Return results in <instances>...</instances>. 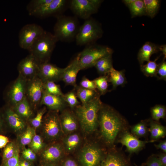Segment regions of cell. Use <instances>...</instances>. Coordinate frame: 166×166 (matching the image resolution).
Instances as JSON below:
<instances>
[{"mask_svg": "<svg viewBox=\"0 0 166 166\" xmlns=\"http://www.w3.org/2000/svg\"><path fill=\"white\" fill-rule=\"evenodd\" d=\"M98 125L102 137L105 142L113 145L125 121L113 108L103 104L99 112Z\"/></svg>", "mask_w": 166, "mask_h": 166, "instance_id": "cell-1", "label": "cell"}, {"mask_svg": "<svg viewBox=\"0 0 166 166\" xmlns=\"http://www.w3.org/2000/svg\"><path fill=\"white\" fill-rule=\"evenodd\" d=\"M100 97L80 104L72 110L82 130L85 134L92 133L98 125V113L103 104Z\"/></svg>", "mask_w": 166, "mask_h": 166, "instance_id": "cell-2", "label": "cell"}, {"mask_svg": "<svg viewBox=\"0 0 166 166\" xmlns=\"http://www.w3.org/2000/svg\"><path fill=\"white\" fill-rule=\"evenodd\" d=\"M58 40L53 34L45 31L28 50L40 63L49 62Z\"/></svg>", "mask_w": 166, "mask_h": 166, "instance_id": "cell-3", "label": "cell"}, {"mask_svg": "<svg viewBox=\"0 0 166 166\" xmlns=\"http://www.w3.org/2000/svg\"><path fill=\"white\" fill-rule=\"evenodd\" d=\"M80 26L76 17L58 15L53 34L58 41L70 42L75 39Z\"/></svg>", "mask_w": 166, "mask_h": 166, "instance_id": "cell-4", "label": "cell"}, {"mask_svg": "<svg viewBox=\"0 0 166 166\" xmlns=\"http://www.w3.org/2000/svg\"><path fill=\"white\" fill-rule=\"evenodd\" d=\"M113 50L105 46L94 44L87 45L77 55L78 62L81 70L94 66L101 58L112 54Z\"/></svg>", "mask_w": 166, "mask_h": 166, "instance_id": "cell-5", "label": "cell"}, {"mask_svg": "<svg viewBox=\"0 0 166 166\" xmlns=\"http://www.w3.org/2000/svg\"><path fill=\"white\" fill-rule=\"evenodd\" d=\"M103 31L100 24L94 19L90 18L85 20L80 26L75 40L79 45L94 44L102 36Z\"/></svg>", "mask_w": 166, "mask_h": 166, "instance_id": "cell-6", "label": "cell"}, {"mask_svg": "<svg viewBox=\"0 0 166 166\" xmlns=\"http://www.w3.org/2000/svg\"><path fill=\"white\" fill-rule=\"evenodd\" d=\"M40 127L42 138L46 140L55 142L64 134L61 126L58 112L49 110L45 114Z\"/></svg>", "mask_w": 166, "mask_h": 166, "instance_id": "cell-7", "label": "cell"}, {"mask_svg": "<svg viewBox=\"0 0 166 166\" xmlns=\"http://www.w3.org/2000/svg\"><path fill=\"white\" fill-rule=\"evenodd\" d=\"M27 81L21 75L18 77L7 87L4 94L6 105L13 107L25 97Z\"/></svg>", "mask_w": 166, "mask_h": 166, "instance_id": "cell-8", "label": "cell"}, {"mask_svg": "<svg viewBox=\"0 0 166 166\" xmlns=\"http://www.w3.org/2000/svg\"><path fill=\"white\" fill-rule=\"evenodd\" d=\"M43 92V83L37 76L26 81L25 97L34 112L41 106Z\"/></svg>", "mask_w": 166, "mask_h": 166, "instance_id": "cell-9", "label": "cell"}, {"mask_svg": "<svg viewBox=\"0 0 166 166\" xmlns=\"http://www.w3.org/2000/svg\"><path fill=\"white\" fill-rule=\"evenodd\" d=\"M102 2L100 0H72L70 7L76 15L86 20L97 13Z\"/></svg>", "mask_w": 166, "mask_h": 166, "instance_id": "cell-10", "label": "cell"}, {"mask_svg": "<svg viewBox=\"0 0 166 166\" xmlns=\"http://www.w3.org/2000/svg\"><path fill=\"white\" fill-rule=\"evenodd\" d=\"M45 30L36 24H27L23 26L19 34V44L22 49L28 50L35 42Z\"/></svg>", "mask_w": 166, "mask_h": 166, "instance_id": "cell-11", "label": "cell"}, {"mask_svg": "<svg viewBox=\"0 0 166 166\" xmlns=\"http://www.w3.org/2000/svg\"><path fill=\"white\" fill-rule=\"evenodd\" d=\"M101 148L95 144L83 147L79 152L78 160L82 166H98L104 157Z\"/></svg>", "mask_w": 166, "mask_h": 166, "instance_id": "cell-12", "label": "cell"}, {"mask_svg": "<svg viewBox=\"0 0 166 166\" xmlns=\"http://www.w3.org/2000/svg\"><path fill=\"white\" fill-rule=\"evenodd\" d=\"M6 128L18 134L26 128L28 123L11 107L6 105L1 109Z\"/></svg>", "mask_w": 166, "mask_h": 166, "instance_id": "cell-13", "label": "cell"}, {"mask_svg": "<svg viewBox=\"0 0 166 166\" xmlns=\"http://www.w3.org/2000/svg\"><path fill=\"white\" fill-rule=\"evenodd\" d=\"M40 62L32 55L30 54L22 59L18 65L19 74L27 81L37 76Z\"/></svg>", "mask_w": 166, "mask_h": 166, "instance_id": "cell-14", "label": "cell"}, {"mask_svg": "<svg viewBox=\"0 0 166 166\" xmlns=\"http://www.w3.org/2000/svg\"><path fill=\"white\" fill-rule=\"evenodd\" d=\"M65 69L57 67L49 62L41 63L37 77L43 82L62 81L63 75Z\"/></svg>", "mask_w": 166, "mask_h": 166, "instance_id": "cell-15", "label": "cell"}, {"mask_svg": "<svg viewBox=\"0 0 166 166\" xmlns=\"http://www.w3.org/2000/svg\"><path fill=\"white\" fill-rule=\"evenodd\" d=\"M40 153L45 163H56L62 159L65 152L61 143L54 142L46 145Z\"/></svg>", "mask_w": 166, "mask_h": 166, "instance_id": "cell-16", "label": "cell"}, {"mask_svg": "<svg viewBox=\"0 0 166 166\" xmlns=\"http://www.w3.org/2000/svg\"><path fill=\"white\" fill-rule=\"evenodd\" d=\"M65 0H52L50 3L29 13L31 16L44 18L58 14L65 9L67 4Z\"/></svg>", "mask_w": 166, "mask_h": 166, "instance_id": "cell-17", "label": "cell"}, {"mask_svg": "<svg viewBox=\"0 0 166 166\" xmlns=\"http://www.w3.org/2000/svg\"><path fill=\"white\" fill-rule=\"evenodd\" d=\"M60 122L65 135L75 132L79 126V123L73 110L66 108L59 115Z\"/></svg>", "mask_w": 166, "mask_h": 166, "instance_id": "cell-18", "label": "cell"}, {"mask_svg": "<svg viewBox=\"0 0 166 166\" xmlns=\"http://www.w3.org/2000/svg\"><path fill=\"white\" fill-rule=\"evenodd\" d=\"M155 140L142 141L128 132H125L121 135L119 142L126 147L127 150L130 153H136L142 149L146 144Z\"/></svg>", "mask_w": 166, "mask_h": 166, "instance_id": "cell-19", "label": "cell"}, {"mask_svg": "<svg viewBox=\"0 0 166 166\" xmlns=\"http://www.w3.org/2000/svg\"><path fill=\"white\" fill-rule=\"evenodd\" d=\"M43 105L49 110L59 112L68 106L63 96L53 95L44 91L41 106Z\"/></svg>", "mask_w": 166, "mask_h": 166, "instance_id": "cell-20", "label": "cell"}, {"mask_svg": "<svg viewBox=\"0 0 166 166\" xmlns=\"http://www.w3.org/2000/svg\"><path fill=\"white\" fill-rule=\"evenodd\" d=\"M81 70L79 65L77 55L66 67L63 73L62 81L66 85H72L74 87L77 85L76 78L77 74Z\"/></svg>", "mask_w": 166, "mask_h": 166, "instance_id": "cell-21", "label": "cell"}, {"mask_svg": "<svg viewBox=\"0 0 166 166\" xmlns=\"http://www.w3.org/2000/svg\"><path fill=\"white\" fill-rule=\"evenodd\" d=\"M98 166H130L128 160L118 152H112L104 156Z\"/></svg>", "mask_w": 166, "mask_h": 166, "instance_id": "cell-22", "label": "cell"}, {"mask_svg": "<svg viewBox=\"0 0 166 166\" xmlns=\"http://www.w3.org/2000/svg\"><path fill=\"white\" fill-rule=\"evenodd\" d=\"M81 142L80 135L75 132L65 135L61 144L65 153H70L78 148Z\"/></svg>", "mask_w": 166, "mask_h": 166, "instance_id": "cell-23", "label": "cell"}, {"mask_svg": "<svg viewBox=\"0 0 166 166\" xmlns=\"http://www.w3.org/2000/svg\"><path fill=\"white\" fill-rule=\"evenodd\" d=\"M159 51V46L150 42H146L140 49L137 55V59L140 65L150 61L152 54Z\"/></svg>", "mask_w": 166, "mask_h": 166, "instance_id": "cell-24", "label": "cell"}, {"mask_svg": "<svg viewBox=\"0 0 166 166\" xmlns=\"http://www.w3.org/2000/svg\"><path fill=\"white\" fill-rule=\"evenodd\" d=\"M12 108L16 113L27 122L35 116L34 111L26 97Z\"/></svg>", "mask_w": 166, "mask_h": 166, "instance_id": "cell-25", "label": "cell"}, {"mask_svg": "<svg viewBox=\"0 0 166 166\" xmlns=\"http://www.w3.org/2000/svg\"><path fill=\"white\" fill-rule=\"evenodd\" d=\"M77 98L80 100L81 104L89 102L101 95L97 90L87 89L77 85L74 87Z\"/></svg>", "mask_w": 166, "mask_h": 166, "instance_id": "cell-26", "label": "cell"}, {"mask_svg": "<svg viewBox=\"0 0 166 166\" xmlns=\"http://www.w3.org/2000/svg\"><path fill=\"white\" fill-rule=\"evenodd\" d=\"M109 82L111 83L113 89L120 86H123L127 82L124 70H117L113 67L107 75Z\"/></svg>", "mask_w": 166, "mask_h": 166, "instance_id": "cell-27", "label": "cell"}, {"mask_svg": "<svg viewBox=\"0 0 166 166\" xmlns=\"http://www.w3.org/2000/svg\"><path fill=\"white\" fill-rule=\"evenodd\" d=\"M94 67L100 75H107L113 67L112 54L103 57L95 63Z\"/></svg>", "mask_w": 166, "mask_h": 166, "instance_id": "cell-28", "label": "cell"}, {"mask_svg": "<svg viewBox=\"0 0 166 166\" xmlns=\"http://www.w3.org/2000/svg\"><path fill=\"white\" fill-rule=\"evenodd\" d=\"M35 133V130L28 124L26 129L18 134V145L23 149L26 146L29 144Z\"/></svg>", "mask_w": 166, "mask_h": 166, "instance_id": "cell-29", "label": "cell"}, {"mask_svg": "<svg viewBox=\"0 0 166 166\" xmlns=\"http://www.w3.org/2000/svg\"><path fill=\"white\" fill-rule=\"evenodd\" d=\"M149 131L152 140H156L165 136L166 129L163 126L157 121H151L150 124Z\"/></svg>", "mask_w": 166, "mask_h": 166, "instance_id": "cell-30", "label": "cell"}, {"mask_svg": "<svg viewBox=\"0 0 166 166\" xmlns=\"http://www.w3.org/2000/svg\"><path fill=\"white\" fill-rule=\"evenodd\" d=\"M47 108L44 106L42 108L38 109L36 111L35 116L28 121V124L35 130L40 127L43 117L47 112Z\"/></svg>", "mask_w": 166, "mask_h": 166, "instance_id": "cell-31", "label": "cell"}, {"mask_svg": "<svg viewBox=\"0 0 166 166\" xmlns=\"http://www.w3.org/2000/svg\"><path fill=\"white\" fill-rule=\"evenodd\" d=\"M145 15L153 18L157 13L160 6L159 0H144Z\"/></svg>", "mask_w": 166, "mask_h": 166, "instance_id": "cell-32", "label": "cell"}, {"mask_svg": "<svg viewBox=\"0 0 166 166\" xmlns=\"http://www.w3.org/2000/svg\"><path fill=\"white\" fill-rule=\"evenodd\" d=\"M128 7L132 18L145 15V6L143 0H135Z\"/></svg>", "mask_w": 166, "mask_h": 166, "instance_id": "cell-33", "label": "cell"}, {"mask_svg": "<svg viewBox=\"0 0 166 166\" xmlns=\"http://www.w3.org/2000/svg\"><path fill=\"white\" fill-rule=\"evenodd\" d=\"M156 58L154 61H149L145 65H140V70L144 75L147 77H156L158 64L156 63Z\"/></svg>", "mask_w": 166, "mask_h": 166, "instance_id": "cell-34", "label": "cell"}, {"mask_svg": "<svg viewBox=\"0 0 166 166\" xmlns=\"http://www.w3.org/2000/svg\"><path fill=\"white\" fill-rule=\"evenodd\" d=\"M93 81L101 95L105 94L108 92L109 81L107 75H101Z\"/></svg>", "mask_w": 166, "mask_h": 166, "instance_id": "cell-35", "label": "cell"}, {"mask_svg": "<svg viewBox=\"0 0 166 166\" xmlns=\"http://www.w3.org/2000/svg\"><path fill=\"white\" fill-rule=\"evenodd\" d=\"M29 145V148L36 154L40 152L46 146L42 137L36 133Z\"/></svg>", "mask_w": 166, "mask_h": 166, "instance_id": "cell-36", "label": "cell"}, {"mask_svg": "<svg viewBox=\"0 0 166 166\" xmlns=\"http://www.w3.org/2000/svg\"><path fill=\"white\" fill-rule=\"evenodd\" d=\"M43 83L44 91L49 94L63 96L64 94L60 86L52 81H47Z\"/></svg>", "mask_w": 166, "mask_h": 166, "instance_id": "cell-37", "label": "cell"}, {"mask_svg": "<svg viewBox=\"0 0 166 166\" xmlns=\"http://www.w3.org/2000/svg\"><path fill=\"white\" fill-rule=\"evenodd\" d=\"M63 97L68 106L72 110L80 104V103L78 100L74 89L65 94H64Z\"/></svg>", "mask_w": 166, "mask_h": 166, "instance_id": "cell-38", "label": "cell"}, {"mask_svg": "<svg viewBox=\"0 0 166 166\" xmlns=\"http://www.w3.org/2000/svg\"><path fill=\"white\" fill-rule=\"evenodd\" d=\"M18 146L13 142H9L4 148L2 153L3 162L12 157L18 150Z\"/></svg>", "mask_w": 166, "mask_h": 166, "instance_id": "cell-39", "label": "cell"}, {"mask_svg": "<svg viewBox=\"0 0 166 166\" xmlns=\"http://www.w3.org/2000/svg\"><path fill=\"white\" fill-rule=\"evenodd\" d=\"M151 114L152 119L158 121L161 119L165 118L166 114L165 107L161 105H156L151 109Z\"/></svg>", "mask_w": 166, "mask_h": 166, "instance_id": "cell-40", "label": "cell"}, {"mask_svg": "<svg viewBox=\"0 0 166 166\" xmlns=\"http://www.w3.org/2000/svg\"><path fill=\"white\" fill-rule=\"evenodd\" d=\"M148 129L145 121H142L133 126L131 128L132 134L136 137L145 136L148 133Z\"/></svg>", "mask_w": 166, "mask_h": 166, "instance_id": "cell-41", "label": "cell"}, {"mask_svg": "<svg viewBox=\"0 0 166 166\" xmlns=\"http://www.w3.org/2000/svg\"><path fill=\"white\" fill-rule=\"evenodd\" d=\"M52 0H32L29 3L27 9L29 13L50 3Z\"/></svg>", "mask_w": 166, "mask_h": 166, "instance_id": "cell-42", "label": "cell"}, {"mask_svg": "<svg viewBox=\"0 0 166 166\" xmlns=\"http://www.w3.org/2000/svg\"><path fill=\"white\" fill-rule=\"evenodd\" d=\"M156 77L159 79L166 80V62L164 59L158 64Z\"/></svg>", "mask_w": 166, "mask_h": 166, "instance_id": "cell-43", "label": "cell"}, {"mask_svg": "<svg viewBox=\"0 0 166 166\" xmlns=\"http://www.w3.org/2000/svg\"><path fill=\"white\" fill-rule=\"evenodd\" d=\"M19 150L11 158L3 162V166H20Z\"/></svg>", "mask_w": 166, "mask_h": 166, "instance_id": "cell-44", "label": "cell"}, {"mask_svg": "<svg viewBox=\"0 0 166 166\" xmlns=\"http://www.w3.org/2000/svg\"><path fill=\"white\" fill-rule=\"evenodd\" d=\"M22 153L24 159L30 161L35 160L36 157V154L29 148H24Z\"/></svg>", "mask_w": 166, "mask_h": 166, "instance_id": "cell-45", "label": "cell"}, {"mask_svg": "<svg viewBox=\"0 0 166 166\" xmlns=\"http://www.w3.org/2000/svg\"><path fill=\"white\" fill-rule=\"evenodd\" d=\"M79 86L85 89L97 90L93 80H90L85 77L82 78L80 83Z\"/></svg>", "mask_w": 166, "mask_h": 166, "instance_id": "cell-46", "label": "cell"}, {"mask_svg": "<svg viewBox=\"0 0 166 166\" xmlns=\"http://www.w3.org/2000/svg\"><path fill=\"white\" fill-rule=\"evenodd\" d=\"M146 166H164L158 157L155 156L150 157L146 164Z\"/></svg>", "mask_w": 166, "mask_h": 166, "instance_id": "cell-47", "label": "cell"}, {"mask_svg": "<svg viewBox=\"0 0 166 166\" xmlns=\"http://www.w3.org/2000/svg\"><path fill=\"white\" fill-rule=\"evenodd\" d=\"M7 128L6 125L3 113L0 109V134H4L6 131Z\"/></svg>", "mask_w": 166, "mask_h": 166, "instance_id": "cell-48", "label": "cell"}, {"mask_svg": "<svg viewBox=\"0 0 166 166\" xmlns=\"http://www.w3.org/2000/svg\"><path fill=\"white\" fill-rule=\"evenodd\" d=\"M61 166H79L74 160L70 158H67L63 161Z\"/></svg>", "mask_w": 166, "mask_h": 166, "instance_id": "cell-49", "label": "cell"}, {"mask_svg": "<svg viewBox=\"0 0 166 166\" xmlns=\"http://www.w3.org/2000/svg\"><path fill=\"white\" fill-rule=\"evenodd\" d=\"M10 142L7 136L0 134V148H4Z\"/></svg>", "mask_w": 166, "mask_h": 166, "instance_id": "cell-50", "label": "cell"}, {"mask_svg": "<svg viewBox=\"0 0 166 166\" xmlns=\"http://www.w3.org/2000/svg\"><path fill=\"white\" fill-rule=\"evenodd\" d=\"M156 148L158 149L162 150L164 153H166V140L160 141L158 144H155Z\"/></svg>", "mask_w": 166, "mask_h": 166, "instance_id": "cell-51", "label": "cell"}, {"mask_svg": "<svg viewBox=\"0 0 166 166\" xmlns=\"http://www.w3.org/2000/svg\"><path fill=\"white\" fill-rule=\"evenodd\" d=\"M158 158L164 166H166V153H161L158 155Z\"/></svg>", "mask_w": 166, "mask_h": 166, "instance_id": "cell-52", "label": "cell"}, {"mask_svg": "<svg viewBox=\"0 0 166 166\" xmlns=\"http://www.w3.org/2000/svg\"><path fill=\"white\" fill-rule=\"evenodd\" d=\"M159 51H161L164 55V59L166 57V45H163L159 46Z\"/></svg>", "mask_w": 166, "mask_h": 166, "instance_id": "cell-53", "label": "cell"}, {"mask_svg": "<svg viewBox=\"0 0 166 166\" xmlns=\"http://www.w3.org/2000/svg\"><path fill=\"white\" fill-rule=\"evenodd\" d=\"M135 1V0H123L122 2L126 6H128Z\"/></svg>", "mask_w": 166, "mask_h": 166, "instance_id": "cell-54", "label": "cell"}, {"mask_svg": "<svg viewBox=\"0 0 166 166\" xmlns=\"http://www.w3.org/2000/svg\"><path fill=\"white\" fill-rule=\"evenodd\" d=\"M44 166H59L56 163H45Z\"/></svg>", "mask_w": 166, "mask_h": 166, "instance_id": "cell-55", "label": "cell"}, {"mask_svg": "<svg viewBox=\"0 0 166 166\" xmlns=\"http://www.w3.org/2000/svg\"><path fill=\"white\" fill-rule=\"evenodd\" d=\"M135 166H137L136 165H135ZM140 166H146V164H143L141 165Z\"/></svg>", "mask_w": 166, "mask_h": 166, "instance_id": "cell-56", "label": "cell"}, {"mask_svg": "<svg viewBox=\"0 0 166 166\" xmlns=\"http://www.w3.org/2000/svg\"><path fill=\"white\" fill-rule=\"evenodd\" d=\"M20 166H24L22 165V164H20ZM28 166H31V165Z\"/></svg>", "mask_w": 166, "mask_h": 166, "instance_id": "cell-57", "label": "cell"}]
</instances>
